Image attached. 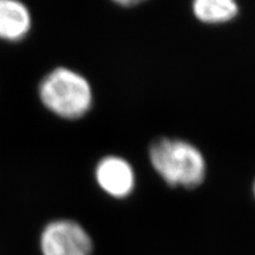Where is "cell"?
<instances>
[{"instance_id": "obj_1", "label": "cell", "mask_w": 255, "mask_h": 255, "mask_svg": "<svg viewBox=\"0 0 255 255\" xmlns=\"http://www.w3.org/2000/svg\"><path fill=\"white\" fill-rule=\"evenodd\" d=\"M148 159L152 170L167 186L196 189L205 182L208 163L202 150L188 139L159 136L148 148Z\"/></svg>"}, {"instance_id": "obj_2", "label": "cell", "mask_w": 255, "mask_h": 255, "mask_svg": "<svg viewBox=\"0 0 255 255\" xmlns=\"http://www.w3.org/2000/svg\"><path fill=\"white\" fill-rule=\"evenodd\" d=\"M38 97L49 113L65 121L87 116L95 101L94 89L89 79L66 66H57L41 78Z\"/></svg>"}, {"instance_id": "obj_3", "label": "cell", "mask_w": 255, "mask_h": 255, "mask_svg": "<svg viewBox=\"0 0 255 255\" xmlns=\"http://www.w3.org/2000/svg\"><path fill=\"white\" fill-rule=\"evenodd\" d=\"M39 248L41 255H92L94 241L76 220L56 219L41 229Z\"/></svg>"}, {"instance_id": "obj_4", "label": "cell", "mask_w": 255, "mask_h": 255, "mask_svg": "<svg viewBox=\"0 0 255 255\" xmlns=\"http://www.w3.org/2000/svg\"><path fill=\"white\" fill-rule=\"evenodd\" d=\"M95 181L108 196L126 200L135 191L137 176L133 165L123 156L107 155L96 164Z\"/></svg>"}, {"instance_id": "obj_5", "label": "cell", "mask_w": 255, "mask_h": 255, "mask_svg": "<svg viewBox=\"0 0 255 255\" xmlns=\"http://www.w3.org/2000/svg\"><path fill=\"white\" fill-rule=\"evenodd\" d=\"M32 14L19 0H0V40L18 43L30 33Z\"/></svg>"}, {"instance_id": "obj_6", "label": "cell", "mask_w": 255, "mask_h": 255, "mask_svg": "<svg viewBox=\"0 0 255 255\" xmlns=\"http://www.w3.org/2000/svg\"><path fill=\"white\" fill-rule=\"evenodd\" d=\"M240 5L234 0H195L191 2V13L199 23L225 25L240 15Z\"/></svg>"}, {"instance_id": "obj_7", "label": "cell", "mask_w": 255, "mask_h": 255, "mask_svg": "<svg viewBox=\"0 0 255 255\" xmlns=\"http://www.w3.org/2000/svg\"><path fill=\"white\" fill-rule=\"evenodd\" d=\"M116 4L122 7H131V6H137L141 4L139 0H121V1H116Z\"/></svg>"}, {"instance_id": "obj_8", "label": "cell", "mask_w": 255, "mask_h": 255, "mask_svg": "<svg viewBox=\"0 0 255 255\" xmlns=\"http://www.w3.org/2000/svg\"><path fill=\"white\" fill-rule=\"evenodd\" d=\"M252 193H253V196H254V200H255V178L253 181V186H252Z\"/></svg>"}]
</instances>
